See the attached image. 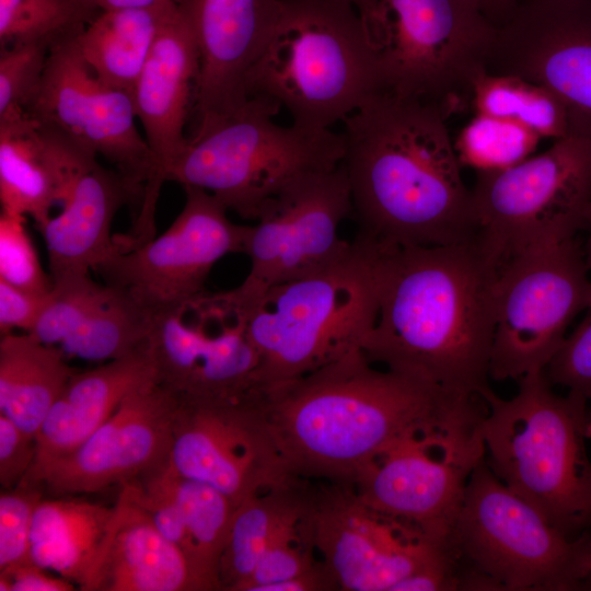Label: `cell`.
I'll return each mask as SVG.
<instances>
[{
  "instance_id": "obj_33",
  "label": "cell",
  "mask_w": 591,
  "mask_h": 591,
  "mask_svg": "<svg viewBox=\"0 0 591 591\" xmlns=\"http://www.w3.org/2000/svg\"><path fill=\"white\" fill-rule=\"evenodd\" d=\"M109 288V294L59 345L65 355L106 362L148 348L153 320Z\"/></svg>"
},
{
  "instance_id": "obj_1",
  "label": "cell",
  "mask_w": 591,
  "mask_h": 591,
  "mask_svg": "<svg viewBox=\"0 0 591 591\" xmlns=\"http://www.w3.org/2000/svg\"><path fill=\"white\" fill-rule=\"evenodd\" d=\"M371 245L378 310L362 345L367 359L452 395L483 397L490 389L496 267L474 241Z\"/></svg>"
},
{
  "instance_id": "obj_46",
  "label": "cell",
  "mask_w": 591,
  "mask_h": 591,
  "mask_svg": "<svg viewBox=\"0 0 591 591\" xmlns=\"http://www.w3.org/2000/svg\"><path fill=\"white\" fill-rule=\"evenodd\" d=\"M584 230H587L588 234H587L586 243L583 244V250H584L587 264L589 268L591 269V206L587 213Z\"/></svg>"
},
{
  "instance_id": "obj_12",
  "label": "cell",
  "mask_w": 591,
  "mask_h": 591,
  "mask_svg": "<svg viewBox=\"0 0 591 591\" xmlns=\"http://www.w3.org/2000/svg\"><path fill=\"white\" fill-rule=\"evenodd\" d=\"M577 236L530 250L498 271L489 376L543 371L576 316L591 306V279Z\"/></svg>"
},
{
  "instance_id": "obj_14",
  "label": "cell",
  "mask_w": 591,
  "mask_h": 591,
  "mask_svg": "<svg viewBox=\"0 0 591 591\" xmlns=\"http://www.w3.org/2000/svg\"><path fill=\"white\" fill-rule=\"evenodd\" d=\"M185 204L159 236L128 251H116L95 267L152 320L172 313L202 293L215 264L243 253L247 225L233 223L210 193L184 187Z\"/></svg>"
},
{
  "instance_id": "obj_38",
  "label": "cell",
  "mask_w": 591,
  "mask_h": 591,
  "mask_svg": "<svg viewBox=\"0 0 591 591\" xmlns=\"http://www.w3.org/2000/svg\"><path fill=\"white\" fill-rule=\"evenodd\" d=\"M303 509L304 502L301 500L279 523L242 591H264L270 584L296 578L314 568L310 555L294 543L299 540Z\"/></svg>"
},
{
  "instance_id": "obj_36",
  "label": "cell",
  "mask_w": 591,
  "mask_h": 591,
  "mask_svg": "<svg viewBox=\"0 0 591 591\" xmlns=\"http://www.w3.org/2000/svg\"><path fill=\"white\" fill-rule=\"evenodd\" d=\"M25 225L26 216L1 210L0 279L22 290L47 296L53 279L45 273Z\"/></svg>"
},
{
  "instance_id": "obj_39",
  "label": "cell",
  "mask_w": 591,
  "mask_h": 591,
  "mask_svg": "<svg viewBox=\"0 0 591 591\" xmlns=\"http://www.w3.org/2000/svg\"><path fill=\"white\" fill-rule=\"evenodd\" d=\"M40 485L21 482L0 496V571L32 563L31 530L35 509L43 499Z\"/></svg>"
},
{
  "instance_id": "obj_4",
  "label": "cell",
  "mask_w": 591,
  "mask_h": 591,
  "mask_svg": "<svg viewBox=\"0 0 591 591\" xmlns=\"http://www.w3.org/2000/svg\"><path fill=\"white\" fill-rule=\"evenodd\" d=\"M245 90L286 107L292 124L331 129L384 92V84L364 21L350 1L278 0Z\"/></svg>"
},
{
  "instance_id": "obj_26",
  "label": "cell",
  "mask_w": 591,
  "mask_h": 591,
  "mask_svg": "<svg viewBox=\"0 0 591 591\" xmlns=\"http://www.w3.org/2000/svg\"><path fill=\"white\" fill-rule=\"evenodd\" d=\"M153 381L157 376L148 348L77 371L36 433V456L27 474L74 450L126 397Z\"/></svg>"
},
{
  "instance_id": "obj_37",
  "label": "cell",
  "mask_w": 591,
  "mask_h": 591,
  "mask_svg": "<svg viewBox=\"0 0 591 591\" xmlns=\"http://www.w3.org/2000/svg\"><path fill=\"white\" fill-rule=\"evenodd\" d=\"M50 47L43 42L1 47L0 116L26 112L42 82Z\"/></svg>"
},
{
  "instance_id": "obj_11",
  "label": "cell",
  "mask_w": 591,
  "mask_h": 591,
  "mask_svg": "<svg viewBox=\"0 0 591 591\" xmlns=\"http://www.w3.org/2000/svg\"><path fill=\"white\" fill-rule=\"evenodd\" d=\"M486 413L484 398H467L408 433L358 475L356 496L368 507L453 546L466 485L485 459Z\"/></svg>"
},
{
  "instance_id": "obj_2",
  "label": "cell",
  "mask_w": 591,
  "mask_h": 591,
  "mask_svg": "<svg viewBox=\"0 0 591 591\" xmlns=\"http://www.w3.org/2000/svg\"><path fill=\"white\" fill-rule=\"evenodd\" d=\"M447 118L433 104L384 91L341 121L357 237L380 247L474 240L472 189Z\"/></svg>"
},
{
  "instance_id": "obj_20",
  "label": "cell",
  "mask_w": 591,
  "mask_h": 591,
  "mask_svg": "<svg viewBox=\"0 0 591 591\" xmlns=\"http://www.w3.org/2000/svg\"><path fill=\"white\" fill-rule=\"evenodd\" d=\"M178 405L177 394L153 381L74 450L21 482L40 485L50 497H71L136 479L167 462Z\"/></svg>"
},
{
  "instance_id": "obj_7",
  "label": "cell",
  "mask_w": 591,
  "mask_h": 591,
  "mask_svg": "<svg viewBox=\"0 0 591 591\" xmlns=\"http://www.w3.org/2000/svg\"><path fill=\"white\" fill-rule=\"evenodd\" d=\"M378 310L375 251L355 236L345 257L257 298L248 336L262 394L362 350Z\"/></svg>"
},
{
  "instance_id": "obj_45",
  "label": "cell",
  "mask_w": 591,
  "mask_h": 591,
  "mask_svg": "<svg viewBox=\"0 0 591 591\" xmlns=\"http://www.w3.org/2000/svg\"><path fill=\"white\" fill-rule=\"evenodd\" d=\"M92 11L118 9V8H143L152 7L171 1L182 7L187 0H78Z\"/></svg>"
},
{
  "instance_id": "obj_15",
  "label": "cell",
  "mask_w": 591,
  "mask_h": 591,
  "mask_svg": "<svg viewBox=\"0 0 591 591\" xmlns=\"http://www.w3.org/2000/svg\"><path fill=\"white\" fill-rule=\"evenodd\" d=\"M351 215L343 163L296 179L266 204L255 225H247L243 253L250 271L236 288L254 303L269 288L341 259L352 241L341 239L338 229Z\"/></svg>"
},
{
  "instance_id": "obj_29",
  "label": "cell",
  "mask_w": 591,
  "mask_h": 591,
  "mask_svg": "<svg viewBox=\"0 0 591 591\" xmlns=\"http://www.w3.org/2000/svg\"><path fill=\"white\" fill-rule=\"evenodd\" d=\"M175 5L166 1L101 10L74 35L76 45L104 83L132 94L161 25Z\"/></svg>"
},
{
  "instance_id": "obj_13",
  "label": "cell",
  "mask_w": 591,
  "mask_h": 591,
  "mask_svg": "<svg viewBox=\"0 0 591 591\" xmlns=\"http://www.w3.org/2000/svg\"><path fill=\"white\" fill-rule=\"evenodd\" d=\"M252 304L236 288L202 293L153 320L148 349L157 381L181 398L260 394L259 358L248 336Z\"/></svg>"
},
{
  "instance_id": "obj_25",
  "label": "cell",
  "mask_w": 591,
  "mask_h": 591,
  "mask_svg": "<svg viewBox=\"0 0 591 591\" xmlns=\"http://www.w3.org/2000/svg\"><path fill=\"white\" fill-rule=\"evenodd\" d=\"M143 194L144 186L99 161L83 171L61 204V212L39 229L53 282L89 274L115 252L116 243L111 233L113 220L124 206L131 208L134 218Z\"/></svg>"
},
{
  "instance_id": "obj_10",
  "label": "cell",
  "mask_w": 591,
  "mask_h": 591,
  "mask_svg": "<svg viewBox=\"0 0 591 591\" xmlns=\"http://www.w3.org/2000/svg\"><path fill=\"white\" fill-rule=\"evenodd\" d=\"M474 243L497 271L530 250L584 230L591 206V138L569 134L541 154L478 171Z\"/></svg>"
},
{
  "instance_id": "obj_41",
  "label": "cell",
  "mask_w": 591,
  "mask_h": 591,
  "mask_svg": "<svg viewBox=\"0 0 591 591\" xmlns=\"http://www.w3.org/2000/svg\"><path fill=\"white\" fill-rule=\"evenodd\" d=\"M37 445L36 436L26 433L7 416L0 414V484L2 489L15 488L31 470Z\"/></svg>"
},
{
  "instance_id": "obj_40",
  "label": "cell",
  "mask_w": 591,
  "mask_h": 591,
  "mask_svg": "<svg viewBox=\"0 0 591 591\" xmlns=\"http://www.w3.org/2000/svg\"><path fill=\"white\" fill-rule=\"evenodd\" d=\"M543 369L548 382L591 402V306Z\"/></svg>"
},
{
  "instance_id": "obj_31",
  "label": "cell",
  "mask_w": 591,
  "mask_h": 591,
  "mask_svg": "<svg viewBox=\"0 0 591 591\" xmlns=\"http://www.w3.org/2000/svg\"><path fill=\"white\" fill-rule=\"evenodd\" d=\"M471 106L477 115L519 124L542 138L570 134L564 104L547 89L514 76L484 72L473 88Z\"/></svg>"
},
{
  "instance_id": "obj_5",
  "label": "cell",
  "mask_w": 591,
  "mask_h": 591,
  "mask_svg": "<svg viewBox=\"0 0 591 591\" xmlns=\"http://www.w3.org/2000/svg\"><path fill=\"white\" fill-rule=\"evenodd\" d=\"M503 399L491 389L483 398L485 461L512 491L570 537L591 528V461L588 399L559 395L543 371L519 379Z\"/></svg>"
},
{
  "instance_id": "obj_28",
  "label": "cell",
  "mask_w": 591,
  "mask_h": 591,
  "mask_svg": "<svg viewBox=\"0 0 591 591\" xmlns=\"http://www.w3.org/2000/svg\"><path fill=\"white\" fill-rule=\"evenodd\" d=\"M113 514L114 506L68 497L43 498L33 515L31 561L81 587Z\"/></svg>"
},
{
  "instance_id": "obj_34",
  "label": "cell",
  "mask_w": 591,
  "mask_h": 591,
  "mask_svg": "<svg viewBox=\"0 0 591 591\" xmlns=\"http://www.w3.org/2000/svg\"><path fill=\"white\" fill-rule=\"evenodd\" d=\"M97 12L78 0H0V45H53L77 35Z\"/></svg>"
},
{
  "instance_id": "obj_44",
  "label": "cell",
  "mask_w": 591,
  "mask_h": 591,
  "mask_svg": "<svg viewBox=\"0 0 591 591\" xmlns=\"http://www.w3.org/2000/svg\"><path fill=\"white\" fill-rule=\"evenodd\" d=\"M522 0H479L480 7L490 23L499 28L513 15Z\"/></svg>"
},
{
  "instance_id": "obj_17",
  "label": "cell",
  "mask_w": 591,
  "mask_h": 591,
  "mask_svg": "<svg viewBox=\"0 0 591 591\" xmlns=\"http://www.w3.org/2000/svg\"><path fill=\"white\" fill-rule=\"evenodd\" d=\"M301 523L344 590L393 591L408 576L456 556L451 545L368 507L356 494L305 503Z\"/></svg>"
},
{
  "instance_id": "obj_32",
  "label": "cell",
  "mask_w": 591,
  "mask_h": 591,
  "mask_svg": "<svg viewBox=\"0 0 591 591\" xmlns=\"http://www.w3.org/2000/svg\"><path fill=\"white\" fill-rule=\"evenodd\" d=\"M300 501L287 494L285 483L236 506L219 564L221 589L242 591L275 530Z\"/></svg>"
},
{
  "instance_id": "obj_21",
  "label": "cell",
  "mask_w": 591,
  "mask_h": 591,
  "mask_svg": "<svg viewBox=\"0 0 591 591\" xmlns=\"http://www.w3.org/2000/svg\"><path fill=\"white\" fill-rule=\"evenodd\" d=\"M278 0H187L181 8L199 51L194 118L230 112L247 100L246 76L273 24Z\"/></svg>"
},
{
  "instance_id": "obj_9",
  "label": "cell",
  "mask_w": 591,
  "mask_h": 591,
  "mask_svg": "<svg viewBox=\"0 0 591 591\" xmlns=\"http://www.w3.org/2000/svg\"><path fill=\"white\" fill-rule=\"evenodd\" d=\"M362 19L384 91L447 117L471 105L497 30L479 0H376Z\"/></svg>"
},
{
  "instance_id": "obj_48",
  "label": "cell",
  "mask_w": 591,
  "mask_h": 591,
  "mask_svg": "<svg viewBox=\"0 0 591 591\" xmlns=\"http://www.w3.org/2000/svg\"><path fill=\"white\" fill-rule=\"evenodd\" d=\"M587 431H588V437L591 438V406H589V410H588V428H587Z\"/></svg>"
},
{
  "instance_id": "obj_6",
  "label": "cell",
  "mask_w": 591,
  "mask_h": 591,
  "mask_svg": "<svg viewBox=\"0 0 591 591\" xmlns=\"http://www.w3.org/2000/svg\"><path fill=\"white\" fill-rule=\"evenodd\" d=\"M280 105L248 96L236 108L196 119L166 181L204 189L228 210L257 220L266 204L296 179L337 167L340 134L274 120Z\"/></svg>"
},
{
  "instance_id": "obj_24",
  "label": "cell",
  "mask_w": 591,
  "mask_h": 591,
  "mask_svg": "<svg viewBox=\"0 0 591 591\" xmlns=\"http://www.w3.org/2000/svg\"><path fill=\"white\" fill-rule=\"evenodd\" d=\"M80 590L200 591L204 587L185 554L157 529L125 483Z\"/></svg>"
},
{
  "instance_id": "obj_35",
  "label": "cell",
  "mask_w": 591,
  "mask_h": 591,
  "mask_svg": "<svg viewBox=\"0 0 591 591\" xmlns=\"http://www.w3.org/2000/svg\"><path fill=\"white\" fill-rule=\"evenodd\" d=\"M540 139L513 121L475 114L454 146L461 164L478 172L508 167L528 159Z\"/></svg>"
},
{
  "instance_id": "obj_8",
  "label": "cell",
  "mask_w": 591,
  "mask_h": 591,
  "mask_svg": "<svg viewBox=\"0 0 591 591\" xmlns=\"http://www.w3.org/2000/svg\"><path fill=\"white\" fill-rule=\"evenodd\" d=\"M460 590H582L591 533L570 537L506 486L485 459L473 471L453 531Z\"/></svg>"
},
{
  "instance_id": "obj_19",
  "label": "cell",
  "mask_w": 591,
  "mask_h": 591,
  "mask_svg": "<svg viewBox=\"0 0 591 591\" xmlns=\"http://www.w3.org/2000/svg\"><path fill=\"white\" fill-rule=\"evenodd\" d=\"M169 464L179 475L207 484L236 506L286 483L264 425L258 397L196 401L179 397Z\"/></svg>"
},
{
  "instance_id": "obj_16",
  "label": "cell",
  "mask_w": 591,
  "mask_h": 591,
  "mask_svg": "<svg viewBox=\"0 0 591 591\" xmlns=\"http://www.w3.org/2000/svg\"><path fill=\"white\" fill-rule=\"evenodd\" d=\"M26 112L43 126L106 159L131 182L163 184L136 126L130 93L104 83L81 56L74 36L51 45Z\"/></svg>"
},
{
  "instance_id": "obj_49",
  "label": "cell",
  "mask_w": 591,
  "mask_h": 591,
  "mask_svg": "<svg viewBox=\"0 0 591 591\" xmlns=\"http://www.w3.org/2000/svg\"><path fill=\"white\" fill-rule=\"evenodd\" d=\"M582 590H591V578L584 582Z\"/></svg>"
},
{
  "instance_id": "obj_23",
  "label": "cell",
  "mask_w": 591,
  "mask_h": 591,
  "mask_svg": "<svg viewBox=\"0 0 591 591\" xmlns=\"http://www.w3.org/2000/svg\"><path fill=\"white\" fill-rule=\"evenodd\" d=\"M97 155L43 126L27 112L0 116L1 210L30 216L40 229Z\"/></svg>"
},
{
  "instance_id": "obj_18",
  "label": "cell",
  "mask_w": 591,
  "mask_h": 591,
  "mask_svg": "<svg viewBox=\"0 0 591 591\" xmlns=\"http://www.w3.org/2000/svg\"><path fill=\"white\" fill-rule=\"evenodd\" d=\"M486 72L547 89L570 134L591 138V0H522L496 30Z\"/></svg>"
},
{
  "instance_id": "obj_47",
  "label": "cell",
  "mask_w": 591,
  "mask_h": 591,
  "mask_svg": "<svg viewBox=\"0 0 591 591\" xmlns=\"http://www.w3.org/2000/svg\"><path fill=\"white\" fill-rule=\"evenodd\" d=\"M348 1H350L358 9L362 18L372 10V8L374 7L376 2V0H348Z\"/></svg>"
},
{
  "instance_id": "obj_42",
  "label": "cell",
  "mask_w": 591,
  "mask_h": 591,
  "mask_svg": "<svg viewBox=\"0 0 591 591\" xmlns=\"http://www.w3.org/2000/svg\"><path fill=\"white\" fill-rule=\"evenodd\" d=\"M48 294H35L0 279L1 336L14 333V329L30 333L45 306Z\"/></svg>"
},
{
  "instance_id": "obj_43",
  "label": "cell",
  "mask_w": 591,
  "mask_h": 591,
  "mask_svg": "<svg viewBox=\"0 0 591 591\" xmlns=\"http://www.w3.org/2000/svg\"><path fill=\"white\" fill-rule=\"evenodd\" d=\"M73 582L47 573L33 563L0 571V591H72Z\"/></svg>"
},
{
  "instance_id": "obj_50",
  "label": "cell",
  "mask_w": 591,
  "mask_h": 591,
  "mask_svg": "<svg viewBox=\"0 0 591 591\" xmlns=\"http://www.w3.org/2000/svg\"><path fill=\"white\" fill-rule=\"evenodd\" d=\"M590 578H591V569H590V575H589V577H588L587 580H589ZM587 580H586V581H587ZM583 584H584V583H583ZM582 587H583V586H582Z\"/></svg>"
},
{
  "instance_id": "obj_30",
  "label": "cell",
  "mask_w": 591,
  "mask_h": 591,
  "mask_svg": "<svg viewBox=\"0 0 591 591\" xmlns=\"http://www.w3.org/2000/svg\"><path fill=\"white\" fill-rule=\"evenodd\" d=\"M163 475L179 508L198 577L206 590L221 589L219 564L236 505L216 488L177 474L169 460Z\"/></svg>"
},
{
  "instance_id": "obj_22",
  "label": "cell",
  "mask_w": 591,
  "mask_h": 591,
  "mask_svg": "<svg viewBox=\"0 0 591 591\" xmlns=\"http://www.w3.org/2000/svg\"><path fill=\"white\" fill-rule=\"evenodd\" d=\"M199 76V51L190 22L175 5L161 25L149 58L132 90L137 119L154 158L166 173L183 152Z\"/></svg>"
},
{
  "instance_id": "obj_27",
  "label": "cell",
  "mask_w": 591,
  "mask_h": 591,
  "mask_svg": "<svg viewBox=\"0 0 591 591\" xmlns=\"http://www.w3.org/2000/svg\"><path fill=\"white\" fill-rule=\"evenodd\" d=\"M77 372L57 346L30 333L0 340V414L36 436L50 408Z\"/></svg>"
},
{
  "instance_id": "obj_3",
  "label": "cell",
  "mask_w": 591,
  "mask_h": 591,
  "mask_svg": "<svg viewBox=\"0 0 591 591\" xmlns=\"http://www.w3.org/2000/svg\"><path fill=\"white\" fill-rule=\"evenodd\" d=\"M456 396L415 376L373 368L362 350L263 394L267 434L290 474L355 480L408 433L440 418Z\"/></svg>"
}]
</instances>
